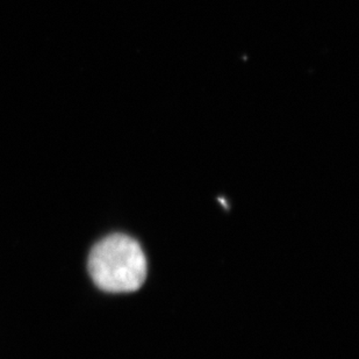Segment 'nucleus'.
<instances>
[{
    "instance_id": "nucleus-1",
    "label": "nucleus",
    "mask_w": 359,
    "mask_h": 359,
    "mask_svg": "<svg viewBox=\"0 0 359 359\" xmlns=\"http://www.w3.org/2000/svg\"><path fill=\"white\" fill-rule=\"evenodd\" d=\"M88 272L102 291L134 292L146 281V255L134 238L123 234L109 235L92 249Z\"/></svg>"
}]
</instances>
